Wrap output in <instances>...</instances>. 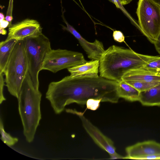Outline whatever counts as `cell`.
Listing matches in <instances>:
<instances>
[{
  "mask_svg": "<svg viewBox=\"0 0 160 160\" xmlns=\"http://www.w3.org/2000/svg\"><path fill=\"white\" fill-rule=\"evenodd\" d=\"M112 36L114 39L118 42H122L124 41L125 37L123 33L120 31H113Z\"/></svg>",
  "mask_w": 160,
  "mask_h": 160,
  "instance_id": "obj_22",
  "label": "cell"
},
{
  "mask_svg": "<svg viewBox=\"0 0 160 160\" xmlns=\"http://www.w3.org/2000/svg\"><path fill=\"white\" fill-rule=\"evenodd\" d=\"M9 28L6 39L23 40L28 37L36 36L42 33V28L39 22L29 18L12 24Z\"/></svg>",
  "mask_w": 160,
  "mask_h": 160,
  "instance_id": "obj_9",
  "label": "cell"
},
{
  "mask_svg": "<svg viewBox=\"0 0 160 160\" xmlns=\"http://www.w3.org/2000/svg\"><path fill=\"white\" fill-rule=\"evenodd\" d=\"M123 81H160V70L146 67L144 65L128 70L123 74Z\"/></svg>",
  "mask_w": 160,
  "mask_h": 160,
  "instance_id": "obj_12",
  "label": "cell"
},
{
  "mask_svg": "<svg viewBox=\"0 0 160 160\" xmlns=\"http://www.w3.org/2000/svg\"><path fill=\"white\" fill-rule=\"evenodd\" d=\"M99 65V60H92L69 68L68 70L72 77H96L98 76Z\"/></svg>",
  "mask_w": 160,
  "mask_h": 160,
  "instance_id": "obj_13",
  "label": "cell"
},
{
  "mask_svg": "<svg viewBox=\"0 0 160 160\" xmlns=\"http://www.w3.org/2000/svg\"><path fill=\"white\" fill-rule=\"evenodd\" d=\"M62 18L67 26L61 25L63 30L71 33L78 41L80 44L86 52L88 58L92 60H99L105 51L102 42L95 39L90 42L83 38L80 34L66 20L62 11Z\"/></svg>",
  "mask_w": 160,
  "mask_h": 160,
  "instance_id": "obj_10",
  "label": "cell"
},
{
  "mask_svg": "<svg viewBox=\"0 0 160 160\" xmlns=\"http://www.w3.org/2000/svg\"><path fill=\"white\" fill-rule=\"evenodd\" d=\"M118 82L100 76L73 78L70 75L48 85L46 98L54 112L61 113L67 105L86 104L90 99L112 103L118 102Z\"/></svg>",
  "mask_w": 160,
  "mask_h": 160,
  "instance_id": "obj_1",
  "label": "cell"
},
{
  "mask_svg": "<svg viewBox=\"0 0 160 160\" xmlns=\"http://www.w3.org/2000/svg\"><path fill=\"white\" fill-rule=\"evenodd\" d=\"M7 33V31L4 28L0 27V33L3 35H5Z\"/></svg>",
  "mask_w": 160,
  "mask_h": 160,
  "instance_id": "obj_29",
  "label": "cell"
},
{
  "mask_svg": "<svg viewBox=\"0 0 160 160\" xmlns=\"http://www.w3.org/2000/svg\"><path fill=\"white\" fill-rule=\"evenodd\" d=\"M4 74L3 73H0V103L4 101L6 99L4 96L3 94V87L5 85V80L4 78Z\"/></svg>",
  "mask_w": 160,
  "mask_h": 160,
  "instance_id": "obj_21",
  "label": "cell"
},
{
  "mask_svg": "<svg viewBox=\"0 0 160 160\" xmlns=\"http://www.w3.org/2000/svg\"><path fill=\"white\" fill-rule=\"evenodd\" d=\"M122 5H125L130 3L132 0H118Z\"/></svg>",
  "mask_w": 160,
  "mask_h": 160,
  "instance_id": "obj_28",
  "label": "cell"
},
{
  "mask_svg": "<svg viewBox=\"0 0 160 160\" xmlns=\"http://www.w3.org/2000/svg\"><path fill=\"white\" fill-rule=\"evenodd\" d=\"M101 101L94 99H90L86 103L87 108L92 110H95L98 108Z\"/></svg>",
  "mask_w": 160,
  "mask_h": 160,
  "instance_id": "obj_19",
  "label": "cell"
},
{
  "mask_svg": "<svg viewBox=\"0 0 160 160\" xmlns=\"http://www.w3.org/2000/svg\"></svg>",
  "mask_w": 160,
  "mask_h": 160,
  "instance_id": "obj_32",
  "label": "cell"
},
{
  "mask_svg": "<svg viewBox=\"0 0 160 160\" xmlns=\"http://www.w3.org/2000/svg\"><path fill=\"white\" fill-rule=\"evenodd\" d=\"M154 44L156 51L160 55V34Z\"/></svg>",
  "mask_w": 160,
  "mask_h": 160,
  "instance_id": "obj_24",
  "label": "cell"
},
{
  "mask_svg": "<svg viewBox=\"0 0 160 160\" xmlns=\"http://www.w3.org/2000/svg\"><path fill=\"white\" fill-rule=\"evenodd\" d=\"M144 65L147 67L160 70V56H157L156 58Z\"/></svg>",
  "mask_w": 160,
  "mask_h": 160,
  "instance_id": "obj_20",
  "label": "cell"
},
{
  "mask_svg": "<svg viewBox=\"0 0 160 160\" xmlns=\"http://www.w3.org/2000/svg\"><path fill=\"white\" fill-rule=\"evenodd\" d=\"M13 0H9L6 16H12Z\"/></svg>",
  "mask_w": 160,
  "mask_h": 160,
  "instance_id": "obj_23",
  "label": "cell"
},
{
  "mask_svg": "<svg viewBox=\"0 0 160 160\" xmlns=\"http://www.w3.org/2000/svg\"><path fill=\"white\" fill-rule=\"evenodd\" d=\"M42 96L39 89L34 85L28 72L17 99L23 134L27 141L29 143L34 139L41 118L40 102Z\"/></svg>",
  "mask_w": 160,
  "mask_h": 160,
  "instance_id": "obj_3",
  "label": "cell"
},
{
  "mask_svg": "<svg viewBox=\"0 0 160 160\" xmlns=\"http://www.w3.org/2000/svg\"><path fill=\"white\" fill-rule=\"evenodd\" d=\"M0 131L1 135V140L8 146H12L18 141V140L17 138L12 137L10 134L5 131L3 123L1 118L0 121Z\"/></svg>",
  "mask_w": 160,
  "mask_h": 160,
  "instance_id": "obj_18",
  "label": "cell"
},
{
  "mask_svg": "<svg viewBox=\"0 0 160 160\" xmlns=\"http://www.w3.org/2000/svg\"><path fill=\"white\" fill-rule=\"evenodd\" d=\"M65 110L67 112L77 115L79 117L87 133L98 146L109 154L110 159L124 158V157L116 152L112 140L104 135L98 128L93 125L84 116L83 113L75 109H67Z\"/></svg>",
  "mask_w": 160,
  "mask_h": 160,
  "instance_id": "obj_8",
  "label": "cell"
},
{
  "mask_svg": "<svg viewBox=\"0 0 160 160\" xmlns=\"http://www.w3.org/2000/svg\"><path fill=\"white\" fill-rule=\"evenodd\" d=\"M112 2L116 6V7L118 8H120L121 9V4L120 3V2L118 0H108Z\"/></svg>",
  "mask_w": 160,
  "mask_h": 160,
  "instance_id": "obj_26",
  "label": "cell"
},
{
  "mask_svg": "<svg viewBox=\"0 0 160 160\" xmlns=\"http://www.w3.org/2000/svg\"><path fill=\"white\" fill-rule=\"evenodd\" d=\"M0 27L4 29L8 26L9 25V22L5 19L0 21Z\"/></svg>",
  "mask_w": 160,
  "mask_h": 160,
  "instance_id": "obj_25",
  "label": "cell"
},
{
  "mask_svg": "<svg viewBox=\"0 0 160 160\" xmlns=\"http://www.w3.org/2000/svg\"><path fill=\"white\" fill-rule=\"evenodd\" d=\"M139 102L145 106H160V84L140 92Z\"/></svg>",
  "mask_w": 160,
  "mask_h": 160,
  "instance_id": "obj_14",
  "label": "cell"
},
{
  "mask_svg": "<svg viewBox=\"0 0 160 160\" xmlns=\"http://www.w3.org/2000/svg\"><path fill=\"white\" fill-rule=\"evenodd\" d=\"M87 62L80 52L66 49H52L46 55L42 70H47L55 73Z\"/></svg>",
  "mask_w": 160,
  "mask_h": 160,
  "instance_id": "obj_7",
  "label": "cell"
},
{
  "mask_svg": "<svg viewBox=\"0 0 160 160\" xmlns=\"http://www.w3.org/2000/svg\"><path fill=\"white\" fill-rule=\"evenodd\" d=\"M28 64V72L34 86L39 89L38 75L47 54L52 49L49 39L42 33L23 39Z\"/></svg>",
  "mask_w": 160,
  "mask_h": 160,
  "instance_id": "obj_5",
  "label": "cell"
},
{
  "mask_svg": "<svg viewBox=\"0 0 160 160\" xmlns=\"http://www.w3.org/2000/svg\"><path fill=\"white\" fill-rule=\"evenodd\" d=\"M5 19L8 21L9 22V25L8 27H10L12 24V21L13 20L12 16H6L5 18Z\"/></svg>",
  "mask_w": 160,
  "mask_h": 160,
  "instance_id": "obj_27",
  "label": "cell"
},
{
  "mask_svg": "<svg viewBox=\"0 0 160 160\" xmlns=\"http://www.w3.org/2000/svg\"><path fill=\"white\" fill-rule=\"evenodd\" d=\"M125 159L140 160L142 157L160 154V143L153 140L138 142L125 149Z\"/></svg>",
  "mask_w": 160,
  "mask_h": 160,
  "instance_id": "obj_11",
  "label": "cell"
},
{
  "mask_svg": "<svg viewBox=\"0 0 160 160\" xmlns=\"http://www.w3.org/2000/svg\"><path fill=\"white\" fill-rule=\"evenodd\" d=\"M113 45L105 50L99 60L100 76L118 82L127 71L145 65L157 58Z\"/></svg>",
  "mask_w": 160,
  "mask_h": 160,
  "instance_id": "obj_2",
  "label": "cell"
},
{
  "mask_svg": "<svg viewBox=\"0 0 160 160\" xmlns=\"http://www.w3.org/2000/svg\"><path fill=\"white\" fill-rule=\"evenodd\" d=\"M160 6V0H150Z\"/></svg>",
  "mask_w": 160,
  "mask_h": 160,
  "instance_id": "obj_31",
  "label": "cell"
},
{
  "mask_svg": "<svg viewBox=\"0 0 160 160\" xmlns=\"http://www.w3.org/2000/svg\"><path fill=\"white\" fill-rule=\"evenodd\" d=\"M124 82L131 85L140 92L148 90L160 84V81H129Z\"/></svg>",
  "mask_w": 160,
  "mask_h": 160,
  "instance_id": "obj_17",
  "label": "cell"
},
{
  "mask_svg": "<svg viewBox=\"0 0 160 160\" xmlns=\"http://www.w3.org/2000/svg\"><path fill=\"white\" fill-rule=\"evenodd\" d=\"M5 17L3 14L1 12L0 13V21L2 20L5 19Z\"/></svg>",
  "mask_w": 160,
  "mask_h": 160,
  "instance_id": "obj_30",
  "label": "cell"
},
{
  "mask_svg": "<svg viewBox=\"0 0 160 160\" xmlns=\"http://www.w3.org/2000/svg\"><path fill=\"white\" fill-rule=\"evenodd\" d=\"M28 71L24 41L23 39L18 40L12 50L3 73L8 92L17 98Z\"/></svg>",
  "mask_w": 160,
  "mask_h": 160,
  "instance_id": "obj_4",
  "label": "cell"
},
{
  "mask_svg": "<svg viewBox=\"0 0 160 160\" xmlns=\"http://www.w3.org/2000/svg\"><path fill=\"white\" fill-rule=\"evenodd\" d=\"M136 13L139 30L154 44L160 34V6L150 0H139Z\"/></svg>",
  "mask_w": 160,
  "mask_h": 160,
  "instance_id": "obj_6",
  "label": "cell"
},
{
  "mask_svg": "<svg viewBox=\"0 0 160 160\" xmlns=\"http://www.w3.org/2000/svg\"><path fill=\"white\" fill-rule=\"evenodd\" d=\"M117 90L119 98L131 102L139 101L140 92L122 81L118 82Z\"/></svg>",
  "mask_w": 160,
  "mask_h": 160,
  "instance_id": "obj_15",
  "label": "cell"
},
{
  "mask_svg": "<svg viewBox=\"0 0 160 160\" xmlns=\"http://www.w3.org/2000/svg\"><path fill=\"white\" fill-rule=\"evenodd\" d=\"M18 40L6 39L0 42V73H3L12 50Z\"/></svg>",
  "mask_w": 160,
  "mask_h": 160,
  "instance_id": "obj_16",
  "label": "cell"
}]
</instances>
